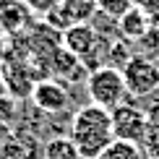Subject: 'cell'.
<instances>
[{
	"label": "cell",
	"instance_id": "obj_7",
	"mask_svg": "<svg viewBox=\"0 0 159 159\" xmlns=\"http://www.w3.org/2000/svg\"><path fill=\"white\" fill-rule=\"evenodd\" d=\"M149 29H151L149 16L143 11H138V8H130L125 16L117 18V31L125 37V42H141L149 34Z\"/></svg>",
	"mask_w": 159,
	"mask_h": 159
},
{
	"label": "cell",
	"instance_id": "obj_14",
	"mask_svg": "<svg viewBox=\"0 0 159 159\" xmlns=\"http://www.w3.org/2000/svg\"><path fill=\"white\" fill-rule=\"evenodd\" d=\"M138 149L146 154V159H159V130L149 128L146 136H143V141L138 143Z\"/></svg>",
	"mask_w": 159,
	"mask_h": 159
},
{
	"label": "cell",
	"instance_id": "obj_4",
	"mask_svg": "<svg viewBox=\"0 0 159 159\" xmlns=\"http://www.w3.org/2000/svg\"><path fill=\"white\" fill-rule=\"evenodd\" d=\"M149 125H146V115L141 110H136L133 104H117L112 110V133L117 141H128V143H141L146 136Z\"/></svg>",
	"mask_w": 159,
	"mask_h": 159
},
{
	"label": "cell",
	"instance_id": "obj_18",
	"mask_svg": "<svg viewBox=\"0 0 159 159\" xmlns=\"http://www.w3.org/2000/svg\"><path fill=\"white\" fill-rule=\"evenodd\" d=\"M146 125L149 128H154V130H159V102H154V104H149L146 107Z\"/></svg>",
	"mask_w": 159,
	"mask_h": 159
},
{
	"label": "cell",
	"instance_id": "obj_13",
	"mask_svg": "<svg viewBox=\"0 0 159 159\" xmlns=\"http://www.w3.org/2000/svg\"><path fill=\"white\" fill-rule=\"evenodd\" d=\"M97 8H99V13L102 16H110V18H120V16H125L130 8H133V3L130 0H97Z\"/></svg>",
	"mask_w": 159,
	"mask_h": 159
},
{
	"label": "cell",
	"instance_id": "obj_17",
	"mask_svg": "<svg viewBox=\"0 0 159 159\" xmlns=\"http://www.w3.org/2000/svg\"><path fill=\"white\" fill-rule=\"evenodd\" d=\"M26 3H29L34 11H39V13H50L52 8H57L63 0H26Z\"/></svg>",
	"mask_w": 159,
	"mask_h": 159
},
{
	"label": "cell",
	"instance_id": "obj_9",
	"mask_svg": "<svg viewBox=\"0 0 159 159\" xmlns=\"http://www.w3.org/2000/svg\"><path fill=\"white\" fill-rule=\"evenodd\" d=\"M63 13L68 16L70 24H86L89 18H94L97 8V0H63L60 3Z\"/></svg>",
	"mask_w": 159,
	"mask_h": 159
},
{
	"label": "cell",
	"instance_id": "obj_6",
	"mask_svg": "<svg viewBox=\"0 0 159 159\" xmlns=\"http://www.w3.org/2000/svg\"><path fill=\"white\" fill-rule=\"evenodd\" d=\"M31 102H34L42 112L55 115V112H63L68 107V91L63 89V84L47 78V81H39L34 89H31Z\"/></svg>",
	"mask_w": 159,
	"mask_h": 159
},
{
	"label": "cell",
	"instance_id": "obj_16",
	"mask_svg": "<svg viewBox=\"0 0 159 159\" xmlns=\"http://www.w3.org/2000/svg\"><path fill=\"white\" fill-rule=\"evenodd\" d=\"M16 115V102L11 97H0V123H8Z\"/></svg>",
	"mask_w": 159,
	"mask_h": 159
},
{
	"label": "cell",
	"instance_id": "obj_5",
	"mask_svg": "<svg viewBox=\"0 0 159 159\" xmlns=\"http://www.w3.org/2000/svg\"><path fill=\"white\" fill-rule=\"evenodd\" d=\"M60 37H63L60 44H63L68 52L78 55L81 60H84L86 55H91V52L97 50V44H99L97 29H94V26H89V24H73V26H68Z\"/></svg>",
	"mask_w": 159,
	"mask_h": 159
},
{
	"label": "cell",
	"instance_id": "obj_10",
	"mask_svg": "<svg viewBox=\"0 0 159 159\" xmlns=\"http://www.w3.org/2000/svg\"><path fill=\"white\" fill-rule=\"evenodd\" d=\"M84 68H86V65L81 63V57L73 55V52H68L63 44L52 50V70H55L57 76L70 78V76H73V70H84Z\"/></svg>",
	"mask_w": 159,
	"mask_h": 159
},
{
	"label": "cell",
	"instance_id": "obj_15",
	"mask_svg": "<svg viewBox=\"0 0 159 159\" xmlns=\"http://www.w3.org/2000/svg\"><path fill=\"white\" fill-rule=\"evenodd\" d=\"M130 3H133V8H138V11L146 13L151 24L159 21V0H130Z\"/></svg>",
	"mask_w": 159,
	"mask_h": 159
},
{
	"label": "cell",
	"instance_id": "obj_1",
	"mask_svg": "<svg viewBox=\"0 0 159 159\" xmlns=\"http://www.w3.org/2000/svg\"><path fill=\"white\" fill-rule=\"evenodd\" d=\"M70 141L84 159H97L115 141L112 133V112L99 104H86L70 117Z\"/></svg>",
	"mask_w": 159,
	"mask_h": 159
},
{
	"label": "cell",
	"instance_id": "obj_2",
	"mask_svg": "<svg viewBox=\"0 0 159 159\" xmlns=\"http://www.w3.org/2000/svg\"><path fill=\"white\" fill-rule=\"evenodd\" d=\"M86 89H89L91 104H99L104 110H115L117 104H123V97L128 94L123 70L115 65H102L97 70H89Z\"/></svg>",
	"mask_w": 159,
	"mask_h": 159
},
{
	"label": "cell",
	"instance_id": "obj_11",
	"mask_svg": "<svg viewBox=\"0 0 159 159\" xmlns=\"http://www.w3.org/2000/svg\"><path fill=\"white\" fill-rule=\"evenodd\" d=\"M0 159H34V151H29V143L26 141L5 136L3 143H0Z\"/></svg>",
	"mask_w": 159,
	"mask_h": 159
},
{
	"label": "cell",
	"instance_id": "obj_8",
	"mask_svg": "<svg viewBox=\"0 0 159 159\" xmlns=\"http://www.w3.org/2000/svg\"><path fill=\"white\" fill-rule=\"evenodd\" d=\"M42 159H84V157L76 149V143L70 141V136H55L44 143Z\"/></svg>",
	"mask_w": 159,
	"mask_h": 159
},
{
	"label": "cell",
	"instance_id": "obj_12",
	"mask_svg": "<svg viewBox=\"0 0 159 159\" xmlns=\"http://www.w3.org/2000/svg\"><path fill=\"white\" fill-rule=\"evenodd\" d=\"M104 159H141V149L136 143H128V141H112L107 149H104Z\"/></svg>",
	"mask_w": 159,
	"mask_h": 159
},
{
	"label": "cell",
	"instance_id": "obj_19",
	"mask_svg": "<svg viewBox=\"0 0 159 159\" xmlns=\"http://www.w3.org/2000/svg\"><path fill=\"white\" fill-rule=\"evenodd\" d=\"M97 159H104V157H102V154H99V157H97Z\"/></svg>",
	"mask_w": 159,
	"mask_h": 159
},
{
	"label": "cell",
	"instance_id": "obj_3",
	"mask_svg": "<svg viewBox=\"0 0 159 159\" xmlns=\"http://www.w3.org/2000/svg\"><path fill=\"white\" fill-rule=\"evenodd\" d=\"M125 89L133 97H146L159 89V65L151 63L146 55H130V60L123 65Z\"/></svg>",
	"mask_w": 159,
	"mask_h": 159
}]
</instances>
